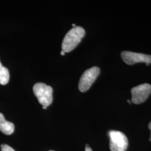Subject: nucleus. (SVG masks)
Returning <instances> with one entry per match:
<instances>
[{"label":"nucleus","mask_w":151,"mask_h":151,"mask_svg":"<svg viewBox=\"0 0 151 151\" xmlns=\"http://www.w3.org/2000/svg\"><path fill=\"white\" fill-rule=\"evenodd\" d=\"M43 108L44 109H46L47 107H46V106H43Z\"/></svg>","instance_id":"nucleus-14"},{"label":"nucleus","mask_w":151,"mask_h":151,"mask_svg":"<svg viewBox=\"0 0 151 151\" xmlns=\"http://www.w3.org/2000/svg\"><path fill=\"white\" fill-rule=\"evenodd\" d=\"M132 101L135 104L143 103L151 93V85L143 83L133 87L132 90Z\"/></svg>","instance_id":"nucleus-5"},{"label":"nucleus","mask_w":151,"mask_h":151,"mask_svg":"<svg viewBox=\"0 0 151 151\" xmlns=\"http://www.w3.org/2000/svg\"><path fill=\"white\" fill-rule=\"evenodd\" d=\"M85 35V31L83 27H76L71 29L63 39L62 44V50L65 53L71 52L81 42Z\"/></svg>","instance_id":"nucleus-1"},{"label":"nucleus","mask_w":151,"mask_h":151,"mask_svg":"<svg viewBox=\"0 0 151 151\" xmlns=\"http://www.w3.org/2000/svg\"></svg>","instance_id":"nucleus-16"},{"label":"nucleus","mask_w":151,"mask_h":151,"mask_svg":"<svg viewBox=\"0 0 151 151\" xmlns=\"http://www.w3.org/2000/svg\"><path fill=\"white\" fill-rule=\"evenodd\" d=\"M10 79L9 71L7 68L4 67L0 62V84L5 85L7 84Z\"/></svg>","instance_id":"nucleus-8"},{"label":"nucleus","mask_w":151,"mask_h":151,"mask_svg":"<svg viewBox=\"0 0 151 151\" xmlns=\"http://www.w3.org/2000/svg\"><path fill=\"white\" fill-rule=\"evenodd\" d=\"M148 128L150 129L151 130V122L149 123V125H148ZM150 140L151 141V138H150Z\"/></svg>","instance_id":"nucleus-11"},{"label":"nucleus","mask_w":151,"mask_h":151,"mask_svg":"<svg viewBox=\"0 0 151 151\" xmlns=\"http://www.w3.org/2000/svg\"><path fill=\"white\" fill-rule=\"evenodd\" d=\"M127 101H128V103H129V104H131V102H130V100H127Z\"/></svg>","instance_id":"nucleus-15"},{"label":"nucleus","mask_w":151,"mask_h":151,"mask_svg":"<svg viewBox=\"0 0 151 151\" xmlns=\"http://www.w3.org/2000/svg\"><path fill=\"white\" fill-rule=\"evenodd\" d=\"M85 151H92L91 148L88 146L87 145L86 148H85Z\"/></svg>","instance_id":"nucleus-10"},{"label":"nucleus","mask_w":151,"mask_h":151,"mask_svg":"<svg viewBox=\"0 0 151 151\" xmlns=\"http://www.w3.org/2000/svg\"><path fill=\"white\" fill-rule=\"evenodd\" d=\"M100 68L93 67L84 72L81 77L78 88L81 92H86L91 87L100 73Z\"/></svg>","instance_id":"nucleus-4"},{"label":"nucleus","mask_w":151,"mask_h":151,"mask_svg":"<svg viewBox=\"0 0 151 151\" xmlns=\"http://www.w3.org/2000/svg\"><path fill=\"white\" fill-rule=\"evenodd\" d=\"M65 52L64 51H63V50H62L61 52H60V54L62 55H65Z\"/></svg>","instance_id":"nucleus-12"},{"label":"nucleus","mask_w":151,"mask_h":151,"mask_svg":"<svg viewBox=\"0 0 151 151\" xmlns=\"http://www.w3.org/2000/svg\"><path fill=\"white\" fill-rule=\"evenodd\" d=\"M15 130V126L11 122L6 120L4 115L0 113V130L6 135L12 134Z\"/></svg>","instance_id":"nucleus-7"},{"label":"nucleus","mask_w":151,"mask_h":151,"mask_svg":"<svg viewBox=\"0 0 151 151\" xmlns=\"http://www.w3.org/2000/svg\"><path fill=\"white\" fill-rule=\"evenodd\" d=\"M2 151H15L10 146L7 145H2L1 146Z\"/></svg>","instance_id":"nucleus-9"},{"label":"nucleus","mask_w":151,"mask_h":151,"mask_svg":"<svg viewBox=\"0 0 151 151\" xmlns=\"http://www.w3.org/2000/svg\"><path fill=\"white\" fill-rule=\"evenodd\" d=\"M122 58L124 62L129 65H132L140 62L146 64L151 63V55L132 52L130 51H123L121 53Z\"/></svg>","instance_id":"nucleus-6"},{"label":"nucleus","mask_w":151,"mask_h":151,"mask_svg":"<svg viewBox=\"0 0 151 151\" xmlns=\"http://www.w3.org/2000/svg\"><path fill=\"white\" fill-rule=\"evenodd\" d=\"M72 26L74 27H76V25L75 24H72Z\"/></svg>","instance_id":"nucleus-13"},{"label":"nucleus","mask_w":151,"mask_h":151,"mask_svg":"<svg viewBox=\"0 0 151 151\" xmlns=\"http://www.w3.org/2000/svg\"><path fill=\"white\" fill-rule=\"evenodd\" d=\"M33 91L38 101L43 106H48L53 101V89L52 87L44 83H37L33 86Z\"/></svg>","instance_id":"nucleus-2"},{"label":"nucleus","mask_w":151,"mask_h":151,"mask_svg":"<svg viewBox=\"0 0 151 151\" xmlns=\"http://www.w3.org/2000/svg\"><path fill=\"white\" fill-rule=\"evenodd\" d=\"M110 149L111 151H125L128 146V140L123 133L117 130L109 132Z\"/></svg>","instance_id":"nucleus-3"}]
</instances>
